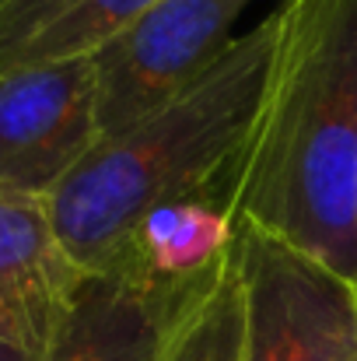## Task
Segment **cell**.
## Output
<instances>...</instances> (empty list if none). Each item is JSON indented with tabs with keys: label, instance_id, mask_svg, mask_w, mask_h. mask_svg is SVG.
<instances>
[{
	"label": "cell",
	"instance_id": "cell-1",
	"mask_svg": "<svg viewBox=\"0 0 357 361\" xmlns=\"http://www.w3.org/2000/svg\"><path fill=\"white\" fill-rule=\"evenodd\" d=\"M259 225L357 288V0H291L235 165V225Z\"/></svg>",
	"mask_w": 357,
	"mask_h": 361
},
{
	"label": "cell",
	"instance_id": "cell-2",
	"mask_svg": "<svg viewBox=\"0 0 357 361\" xmlns=\"http://www.w3.org/2000/svg\"><path fill=\"white\" fill-rule=\"evenodd\" d=\"M280 35L266 14L168 106L137 120L95 151L46 197L53 232L81 274H102L126 256L147 211L232 176L249 140Z\"/></svg>",
	"mask_w": 357,
	"mask_h": 361
},
{
	"label": "cell",
	"instance_id": "cell-3",
	"mask_svg": "<svg viewBox=\"0 0 357 361\" xmlns=\"http://www.w3.org/2000/svg\"><path fill=\"white\" fill-rule=\"evenodd\" d=\"M242 361H357V288L287 239L235 225Z\"/></svg>",
	"mask_w": 357,
	"mask_h": 361
},
{
	"label": "cell",
	"instance_id": "cell-4",
	"mask_svg": "<svg viewBox=\"0 0 357 361\" xmlns=\"http://www.w3.org/2000/svg\"><path fill=\"white\" fill-rule=\"evenodd\" d=\"M249 4L252 0H158L102 46L92 56L102 140L186 92L235 42V25Z\"/></svg>",
	"mask_w": 357,
	"mask_h": 361
},
{
	"label": "cell",
	"instance_id": "cell-5",
	"mask_svg": "<svg viewBox=\"0 0 357 361\" xmlns=\"http://www.w3.org/2000/svg\"><path fill=\"white\" fill-rule=\"evenodd\" d=\"M99 140L92 56L0 74V190L49 197Z\"/></svg>",
	"mask_w": 357,
	"mask_h": 361
},
{
	"label": "cell",
	"instance_id": "cell-6",
	"mask_svg": "<svg viewBox=\"0 0 357 361\" xmlns=\"http://www.w3.org/2000/svg\"><path fill=\"white\" fill-rule=\"evenodd\" d=\"M207 274L161 281L133 259L84 274L42 361H161L189 295Z\"/></svg>",
	"mask_w": 357,
	"mask_h": 361
},
{
	"label": "cell",
	"instance_id": "cell-7",
	"mask_svg": "<svg viewBox=\"0 0 357 361\" xmlns=\"http://www.w3.org/2000/svg\"><path fill=\"white\" fill-rule=\"evenodd\" d=\"M81 277L53 232L46 197L0 190V334L49 351Z\"/></svg>",
	"mask_w": 357,
	"mask_h": 361
},
{
	"label": "cell",
	"instance_id": "cell-8",
	"mask_svg": "<svg viewBox=\"0 0 357 361\" xmlns=\"http://www.w3.org/2000/svg\"><path fill=\"white\" fill-rule=\"evenodd\" d=\"M232 245H235V172L196 193L175 197L147 211L133 228L123 259H133L137 267H144L161 281H189L207 274Z\"/></svg>",
	"mask_w": 357,
	"mask_h": 361
},
{
	"label": "cell",
	"instance_id": "cell-9",
	"mask_svg": "<svg viewBox=\"0 0 357 361\" xmlns=\"http://www.w3.org/2000/svg\"><path fill=\"white\" fill-rule=\"evenodd\" d=\"M161 361H242V288L235 245L189 295Z\"/></svg>",
	"mask_w": 357,
	"mask_h": 361
},
{
	"label": "cell",
	"instance_id": "cell-10",
	"mask_svg": "<svg viewBox=\"0 0 357 361\" xmlns=\"http://www.w3.org/2000/svg\"><path fill=\"white\" fill-rule=\"evenodd\" d=\"M158 0H67L28 42H21L7 56L0 74L14 67L95 56L102 46H109L119 32H126Z\"/></svg>",
	"mask_w": 357,
	"mask_h": 361
},
{
	"label": "cell",
	"instance_id": "cell-11",
	"mask_svg": "<svg viewBox=\"0 0 357 361\" xmlns=\"http://www.w3.org/2000/svg\"><path fill=\"white\" fill-rule=\"evenodd\" d=\"M67 0H4L0 4V67L7 56L28 42Z\"/></svg>",
	"mask_w": 357,
	"mask_h": 361
},
{
	"label": "cell",
	"instance_id": "cell-12",
	"mask_svg": "<svg viewBox=\"0 0 357 361\" xmlns=\"http://www.w3.org/2000/svg\"><path fill=\"white\" fill-rule=\"evenodd\" d=\"M46 351L21 341V337H11V334H0V361H42Z\"/></svg>",
	"mask_w": 357,
	"mask_h": 361
},
{
	"label": "cell",
	"instance_id": "cell-13",
	"mask_svg": "<svg viewBox=\"0 0 357 361\" xmlns=\"http://www.w3.org/2000/svg\"><path fill=\"white\" fill-rule=\"evenodd\" d=\"M0 4H4V0H0Z\"/></svg>",
	"mask_w": 357,
	"mask_h": 361
}]
</instances>
